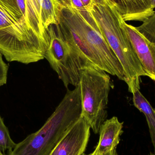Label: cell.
I'll return each instance as SVG.
<instances>
[{
  "label": "cell",
  "mask_w": 155,
  "mask_h": 155,
  "mask_svg": "<svg viewBox=\"0 0 155 155\" xmlns=\"http://www.w3.org/2000/svg\"><path fill=\"white\" fill-rule=\"evenodd\" d=\"M120 25L147 77L155 81V44L139 31L136 27L127 23L122 17Z\"/></svg>",
  "instance_id": "obj_7"
},
{
  "label": "cell",
  "mask_w": 155,
  "mask_h": 155,
  "mask_svg": "<svg viewBox=\"0 0 155 155\" xmlns=\"http://www.w3.org/2000/svg\"><path fill=\"white\" fill-rule=\"evenodd\" d=\"M136 27L139 31L155 44V12L151 17Z\"/></svg>",
  "instance_id": "obj_13"
},
{
  "label": "cell",
  "mask_w": 155,
  "mask_h": 155,
  "mask_svg": "<svg viewBox=\"0 0 155 155\" xmlns=\"http://www.w3.org/2000/svg\"><path fill=\"white\" fill-rule=\"evenodd\" d=\"M17 4L21 12L26 19V4L25 0H16Z\"/></svg>",
  "instance_id": "obj_15"
},
{
  "label": "cell",
  "mask_w": 155,
  "mask_h": 155,
  "mask_svg": "<svg viewBox=\"0 0 155 155\" xmlns=\"http://www.w3.org/2000/svg\"><path fill=\"white\" fill-rule=\"evenodd\" d=\"M16 143L10 136L8 128L0 116V151L4 155L10 153L14 148Z\"/></svg>",
  "instance_id": "obj_12"
},
{
  "label": "cell",
  "mask_w": 155,
  "mask_h": 155,
  "mask_svg": "<svg viewBox=\"0 0 155 155\" xmlns=\"http://www.w3.org/2000/svg\"><path fill=\"white\" fill-rule=\"evenodd\" d=\"M95 153L94 152H93V153H91L87 155L85 154L84 153V154H83L82 155H94Z\"/></svg>",
  "instance_id": "obj_20"
},
{
  "label": "cell",
  "mask_w": 155,
  "mask_h": 155,
  "mask_svg": "<svg viewBox=\"0 0 155 155\" xmlns=\"http://www.w3.org/2000/svg\"><path fill=\"white\" fill-rule=\"evenodd\" d=\"M8 65L2 59V54L0 53V87L6 84Z\"/></svg>",
  "instance_id": "obj_14"
},
{
  "label": "cell",
  "mask_w": 155,
  "mask_h": 155,
  "mask_svg": "<svg viewBox=\"0 0 155 155\" xmlns=\"http://www.w3.org/2000/svg\"><path fill=\"white\" fill-rule=\"evenodd\" d=\"M149 155H155V154L154 153L153 154V153H150V154Z\"/></svg>",
  "instance_id": "obj_22"
},
{
  "label": "cell",
  "mask_w": 155,
  "mask_h": 155,
  "mask_svg": "<svg viewBox=\"0 0 155 155\" xmlns=\"http://www.w3.org/2000/svg\"><path fill=\"white\" fill-rule=\"evenodd\" d=\"M90 134V126L81 116L50 155L84 154L88 144Z\"/></svg>",
  "instance_id": "obj_8"
},
{
  "label": "cell",
  "mask_w": 155,
  "mask_h": 155,
  "mask_svg": "<svg viewBox=\"0 0 155 155\" xmlns=\"http://www.w3.org/2000/svg\"><path fill=\"white\" fill-rule=\"evenodd\" d=\"M94 155H100L96 154H95V153Z\"/></svg>",
  "instance_id": "obj_23"
},
{
  "label": "cell",
  "mask_w": 155,
  "mask_h": 155,
  "mask_svg": "<svg viewBox=\"0 0 155 155\" xmlns=\"http://www.w3.org/2000/svg\"><path fill=\"white\" fill-rule=\"evenodd\" d=\"M80 84L68 89L54 113L39 130L16 144L8 155H50L82 116Z\"/></svg>",
  "instance_id": "obj_3"
},
{
  "label": "cell",
  "mask_w": 155,
  "mask_h": 155,
  "mask_svg": "<svg viewBox=\"0 0 155 155\" xmlns=\"http://www.w3.org/2000/svg\"><path fill=\"white\" fill-rule=\"evenodd\" d=\"M100 32L121 63L125 73L128 91L140 89V77L147 76L120 25L122 16L114 0L99 3L91 0L85 7Z\"/></svg>",
  "instance_id": "obj_4"
},
{
  "label": "cell",
  "mask_w": 155,
  "mask_h": 155,
  "mask_svg": "<svg viewBox=\"0 0 155 155\" xmlns=\"http://www.w3.org/2000/svg\"><path fill=\"white\" fill-rule=\"evenodd\" d=\"M48 45L28 24L16 0H0V53L8 61L37 62L45 59Z\"/></svg>",
  "instance_id": "obj_2"
},
{
  "label": "cell",
  "mask_w": 155,
  "mask_h": 155,
  "mask_svg": "<svg viewBox=\"0 0 155 155\" xmlns=\"http://www.w3.org/2000/svg\"><path fill=\"white\" fill-rule=\"evenodd\" d=\"M79 84L82 116L94 133L97 134L107 117L111 78L104 70L89 65L81 70Z\"/></svg>",
  "instance_id": "obj_5"
},
{
  "label": "cell",
  "mask_w": 155,
  "mask_h": 155,
  "mask_svg": "<svg viewBox=\"0 0 155 155\" xmlns=\"http://www.w3.org/2000/svg\"><path fill=\"white\" fill-rule=\"evenodd\" d=\"M0 155H4L2 153V152L0 151Z\"/></svg>",
  "instance_id": "obj_21"
},
{
  "label": "cell",
  "mask_w": 155,
  "mask_h": 155,
  "mask_svg": "<svg viewBox=\"0 0 155 155\" xmlns=\"http://www.w3.org/2000/svg\"><path fill=\"white\" fill-rule=\"evenodd\" d=\"M104 155H117V153L116 149H114Z\"/></svg>",
  "instance_id": "obj_17"
},
{
  "label": "cell",
  "mask_w": 155,
  "mask_h": 155,
  "mask_svg": "<svg viewBox=\"0 0 155 155\" xmlns=\"http://www.w3.org/2000/svg\"><path fill=\"white\" fill-rule=\"evenodd\" d=\"M151 0H115L117 9L124 21L143 22L155 12L150 7Z\"/></svg>",
  "instance_id": "obj_10"
},
{
  "label": "cell",
  "mask_w": 155,
  "mask_h": 155,
  "mask_svg": "<svg viewBox=\"0 0 155 155\" xmlns=\"http://www.w3.org/2000/svg\"><path fill=\"white\" fill-rule=\"evenodd\" d=\"M57 1L64 6L71 5V0H57Z\"/></svg>",
  "instance_id": "obj_16"
},
{
  "label": "cell",
  "mask_w": 155,
  "mask_h": 155,
  "mask_svg": "<svg viewBox=\"0 0 155 155\" xmlns=\"http://www.w3.org/2000/svg\"><path fill=\"white\" fill-rule=\"evenodd\" d=\"M93 1H94V2H96L99 3H104L106 0H93ZM115 2V0H114Z\"/></svg>",
  "instance_id": "obj_19"
},
{
  "label": "cell",
  "mask_w": 155,
  "mask_h": 155,
  "mask_svg": "<svg viewBox=\"0 0 155 155\" xmlns=\"http://www.w3.org/2000/svg\"><path fill=\"white\" fill-rule=\"evenodd\" d=\"M46 31L49 45L45 58L67 89L70 85L75 87L79 84L81 70L87 66L64 38L58 25H50Z\"/></svg>",
  "instance_id": "obj_6"
},
{
  "label": "cell",
  "mask_w": 155,
  "mask_h": 155,
  "mask_svg": "<svg viewBox=\"0 0 155 155\" xmlns=\"http://www.w3.org/2000/svg\"><path fill=\"white\" fill-rule=\"evenodd\" d=\"M133 94L134 105L144 114L146 118L155 154V108L143 95L140 89L135 91Z\"/></svg>",
  "instance_id": "obj_11"
},
{
  "label": "cell",
  "mask_w": 155,
  "mask_h": 155,
  "mask_svg": "<svg viewBox=\"0 0 155 155\" xmlns=\"http://www.w3.org/2000/svg\"><path fill=\"white\" fill-rule=\"evenodd\" d=\"M150 7L152 10H154V9H155V0H151Z\"/></svg>",
  "instance_id": "obj_18"
},
{
  "label": "cell",
  "mask_w": 155,
  "mask_h": 155,
  "mask_svg": "<svg viewBox=\"0 0 155 155\" xmlns=\"http://www.w3.org/2000/svg\"><path fill=\"white\" fill-rule=\"evenodd\" d=\"M123 122H120L117 117L107 119L100 127L99 141L95 149L96 154L104 155L114 149L120 141V137L124 131Z\"/></svg>",
  "instance_id": "obj_9"
},
{
  "label": "cell",
  "mask_w": 155,
  "mask_h": 155,
  "mask_svg": "<svg viewBox=\"0 0 155 155\" xmlns=\"http://www.w3.org/2000/svg\"><path fill=\"white\" fill-rule=\"evenodd\" d=\"M58 25L64 38L87 66L102 69L126 83L121 63L85 8L80 10L71 5L64 6Z\"/></svg>",
  "instance_id": "obj_1"
}]
</instances>
